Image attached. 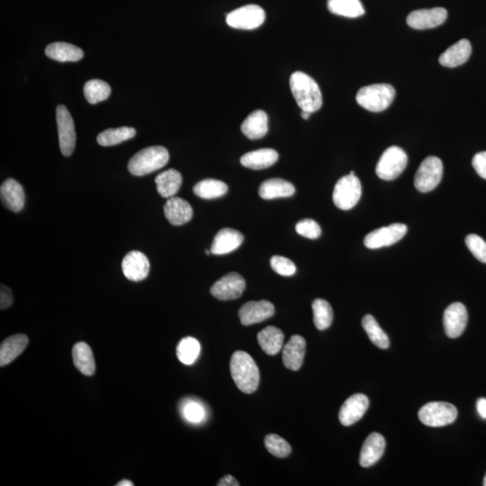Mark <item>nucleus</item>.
Segmentation results:
<instances>
[{
  "label": "nucleus",
  "instance_id": "1",
  "mask_svg": "<svg viewBox=\"0 0 486 486\" xmlns=\"http://www.w3.org/2000/svg\"><path fill=\"white\" fill-rule=\"evenodd\" d=\"M289 84L292 94L302 111L313 114L323 106V95L320 88L309 75L295 71L291 75Z\"/></svg>",
  "mask_w": 486,
  "mask_h": 486
},
{
  "label": "nucleus",
  "instance_id": "2",
  "mask_svg": "<svg viewBox=\"0 0 486 486\" xmlns=\"http://www.w3.org/2000/svg\"><path fill=\"white\" fill-rule=\"evenodd\" d=\"M230 370L235 385L242 392L254 393L259 384V371L257 364L245 351H236L232 354Z\"/></svg>",
  "mask_w": 486,
  "mask_h": 486
},
{
  "label": "nucleus",
  "instance_id": "3",
  "mask_svg": "<svg viewBox=\"0 0 486 486\" xmlns=\"http://www.w3.org/2000/svg\"><path fill=\"white\" fill-rule=\"evenodd\" d=\"M169 160L170 154L165 147H148L132 157L128 163V170L134 176H146L162 169Z\"/></svg>",
  "mask_w": 486,
  "mask_h": 486
},
{
  "label": "nucleus",
  "instance_id": "4",
  "mask_svg": "<svg viewBox=\"0 0 486 486\" xmlns=\"http://www.w3.org/2000/svg\"><path fill=\"white\" fill-rule=\"evenodd\" d=\"M396 97V90L389 84H373L360 88L356 100L360 107L371 112H382L390 107Z\"/></svg>",
  "mask_w": 486,
  "mask_h": 486
},
{
  "label": "nucleus",
  "instance_id": "5",
  "mask_svg": "<svg viewBox=\"0 0 486 486\" xmlns=\"http://www.w3.org/2000/svg\"><path fill=\"white\" fill-rule=\"evenodd\" d=\"M407 163H408V156L402 148L389 147L377 162V175L384 180L396 179L405 170Z\"/></svg>",
  "mask_w": 486,
  "mask_h": 486
},
{
  "label": "nucleus",
  "instance_id": "6",
  "mask_svg": "<svg viewBox=\"0 0 486 486\" xmlns=\"http://www.w3.org/2000/svg\"><path fill=\"white\" fill-rule=\"evenodd\" d=\"M361 192V183L355 174L344 176L334 186V205L341 210L352 209L359 203Z\"/></svg>",
  "mask_w": 486,
  "mask_h": 486
},
{
  "label": "nucleus",
  "instance_id": "7",
  "mask_svg": "<svg viewBox=\"0 0 486 486\" xmlns=\"http://www.w3.org/2000/svg\"><path fill=\"white\" fill-rule=\"evenodd\" d=\"M418 416L420 422L426 426L443 427L455 422L458 410L449 403L432 402L422 407Z\"/></svg>",
  "mask_w": 486,
  "mask_h": 486
},
{
  "label": "nucleus",
  "instance_id": "8",
  "mask_svg": "<svg viewBox=\"0 0 486 486\" xmlns=\"http://www.w3.org/2000/svg\"><path fill=\"white\" fill-rule=\"evenodd\" d=\"M443 164L438 157L426 158L415 174V186L420 192L427 193L435 189L441 183Z\"/></svg>",
  "mask_w": 486,
  "mask_h": 486
},
{
  "label": "nucleus",
  "instance_id": "9",
  "mask_svg": "<svg viewBox=\"0 0 486 486\" xmlns=\"http://www.w3.org/2000/svg\"><path fill=\"white\" fill-rule=\"evenodd\" d=\"M263 8L257 5H247L235 9L226 16L230 28L241 30H254L265 22Z\"/></svg>",
  "mask_w": 486,
  "mask_h": 486
},
{
  "label": "nucleus",
  "instance_id": "10",
  "mask_svg": "<svg viewBox=\"0 0 486 486\" xmlns=\"http://www.w3.org/2000/svg\"><path fill=\"white\" fill-rule=\"evenodd\" d=\"M56 121L61 152L64 156H71L76 146V132L71 114L64 105L56 108Z\"/></svg>",
  "mask_w": 486,
  "mask_h": 486
},
{
  "label": "nucleus",
  "instance_id": "11",
  "mask_svg": "<svg viewBox=\"0 0 486 486\" xmlns=\"http://www.w3.org/2000/svg\"><path fill=\"white\" fill-rule=\"evenodd\" d=\"M408 229L403 223H393L369 233L364 239V244L371 249L387 247L403 239Z\"/></svg>",
  "mask_w": 486,
  "mask_h": 486
},
{
  "label": "nucleus",
  "instance_id": "12",
  "mask_svg": "<svg viewBox=\"0 0 486 486\" xmlns=\"http://www.w3.org/2000/svg\"><path fill=\"white\" fill-rule=\"evenodd\" d=\"M246 288V282L241 275L231 272L223 275L211 288L213 297L222 301L233 300L241 297Z\"/></svg>",
  "mask_w": 486,
  "mask_h": 486
},
{
  "label": "nucleus",
  "instance_id": "13",
  "mask_svg": "<svg viewBox=\"0 0 486 486\" xmlns=\"http://www.w3.org/2000/svg\"><path fill=\"white\" fill-rule=\"evenodd\" d=\"M275 307L267 300L251 301L243 304L239 311V318L245 326L262 323L273 316Z\"/></svg>",
  "mask_w": 486,
  "mask_h": 486
},
{
  "label": "nucleus",
  "instance_id": "14",
  "mask_svg": "<svg viewBox=\"0 0 486 486\" xmlns=\"http://www.w3.org/2000/svg\"><path fill=\"white\" fill-rule=\"evenodd\" d=\"M468 314L464 304L461 303H454L444 312L443 316V324L446 336L456 339L461 336L466 330L468 324Z\"/></svg>",
  "mask_w": 486,
  "mask_h": 486
},
{
  "label": "nucleus",
  "instance_id": "15",
  "mask_svg": "<svg viewBox=\"0 0 486 486\" xmlns=\"http://www.w3.org/2000/svg\"><path fill=\"white\" fill-rule=\"evenodd\" d=\"M448 18V12L443 8L432 9H420L407 16V24L413 29L423 30V29L435 28L441 25Z\"/></svg>",
  "mask_w": 486,
  "mask_h": 486
},
{
  "label": "nucleus",
  "instance_id": "16",
  "mask_svg": "<svg viewBox=\"0 0 486 486\" xmlns=\"http://www.w3.org/2000/svg\"><path fill=\"white\" fill-rule=\"evenodd\" d=\"M369 406V400L362 393H356L345 401L341 406L339 419L344 426L353 425L359 422Z\"/></svg>",
  "mask_w": 486,
  "mask_h": 486
},
{
  "label": "nucleus",
  "instance_id": "17",
  "mask_svg": "<svg viewBox=\"0 0 486 486\" xmlns=\"http://www.w3.org/2000/svg\"><path fill=\"white\" fill-rule=\"evenodd\" d=\"M124 277L131 281L138 282L146 279L149 275L150 261L143 252H129L122 262Z\"/></svg>",
  "mask_w": 486,
  "mask_h": 486
},
{
  "label": "nucleus",
  "instance_id": "18",
  "mask_svg": "<svg viewBox=\"0 0 486 486\" xmlns=\"http://www.w3.org/2000/svg\"><path fill=\"white\" fill-rule=\"evenodd\" d=\"M244 236L237 230L223 228L220 230L213 239L211 249L213 255L228 254L242 244Z\"/></svg>",
  "mask_w": 486,
  "mask_h": 486
},
{
  "label": "nucleus",
  "instance_id": "19",
  "mask_svg": "<svg viewBox=\"0 0 486 486\" xmlns=\"http://www.w3.org/2000/svg\"><path fill=\"white\" fill-rule=\"evenodd\" d=\"M307 343L300 335H294L283 347V363L287 369L297 371L304 363Z\"/></svg>",
  "mask_w": 486,
  "mask_h": 486
},
{
  "label": "nucleus",
  "instance_id": "20",
  "mask_svg": "<svg viewBox=\"0 0 486 486\" xmlns=\"http://www.w3.org/2000/svg\"><path fill=\"white\" fill-rule=\"evenodd\" d=\"M386 449L385 438L379 433L373 432L367 437L361 449L360 464L363 468L376 464L382 458Z\"/></svg>",
  "mask_w": 486,
  "mask_h": 486
},
{
  "label": "nucleus",
  "instance_id": "21",
  "mask_svg": "<svg viewBox=\"0 0 486 486\" xmlns=\"http://www.w3.org/2000/svg\"><path fill=\"white\" fill-rule=\"evenodd\" d=\"M1 202L6 208L12 212H20L25 206V196L24 189L14 179H6L0 188Z\"/></svg>",
  "mask_w": 486,
  "mask_h": 486
},
{
  "label": "nucleus",
  "instance_id": "22",
  "mask_svg": "<svg viewBox=\"0 0 486 486\" xmlns=\"http://www.w3.org/2000/svg\"><path fill=\"white\" fill-rule=\"evenodd\" d=\"M164 213L167 221L176 226L185 225L193 218V209L189 203L175 196L167 200L164 206Z\"/></svg>",
  "mask_w": 486,
  "mask_h": 486
},
{
  "label": "nucleus",
  "instance_id": "23",
  "mask_svg": "<svg viewBox=\"0 0 486 486\" xmlns=\"http://www.w3.org/2000/svg\"><path fill=\"white\" fill-rule=\"evenodd\" d=\"M472 46L466 39L456 42L443 52L439 57V64L446 68H456L464 64L470 57Z\"/></svg>",
  "mask_w": 486,
  "mask_h": 486
},
{
  "label": "nucleus",
  "instance_id": "24",
  "mask_svg": "<svg viewBox=\"0 0 486 486\" xmlns=\"http://www.w3.org/2000/svg\"><path fill=\"white\" fill-rule=\"evenodd\" d=\"M241 130L249 139L258 140L268 131V118L262 110H255L242 124Z\"/></svg>",
  "mask_w": 486,
  "mask_h": 486
},
{
  "label": "nucleus",
  "instance_id": "25",
  "mask_svg": "<svg viewBox=\"0 0 486 486\" xmlns=\"http://www.w3.org/2000/svg\"><path fill=\"white\" fill-rule=\"evenodd\" d=\"M278 158L277 150L267 148L244 154L241 158V164L251 170H265L273 166L278 162Z\"/></svg>",
  "mask_w": 486,
  "mask_h": 486
},
{
  "label": "nucleus",
  "instance_id": "26",
  "mask_svg": "<svg viewBox=\"0 0 486 486\" xmlns=\"http://www.w3.org/2000/svg\"><path fill=\"white\" fill-rule=\"evenodd\" d=\"M28 343V337L25 334L13 335L3 341L0 345V366L4 367L20 356Z\"/></svg>",
  "mask_w": 486,
  "mask_h": 486
},
{
  "label": "nucleus",
  "instance_id": "27",
  "mask_svg": "<svg viewBox=\"0 0 486 486\" xmlns=\"http://www.w3.org/2000/svg\"><path fill=\"white\" fill-rule=\"evenodd\" d=\"M295 192L293 184L281 179L266 180L259 189V196L266 200L289 198L293 196Z\"/></svg>",
  "mask_w": 486,
  "mask_h": 486
},
{
  "label": "nucleus",
  "instance_id": "28",
  "mask_svg": "<svg viewBox=\"0 0 486 486\" xmlns=\"http://www.w3.org/2000/svg\"><path fill=\"white\" fill-rule=\"evenodd\" d=\"M45 54L52 60L60 62H74L84 57V52L78 46L68 42H54L45 48Z\"/></svg>",
  "mask_w": 486,
  "mask_h": 486
},
{
  "label": "nucleus",
  "instance_id": "29",
  "mask_svg": "<svg viewBox=\"0 0 486 486\" xmlns=\"http://www.w3.org/2000/svg\"><path fill=\"white\" fill-rule=\"evenodd\" d=\"M258 343L266 354L274 356L284 347V333L275 326H268L259 331Z\"/></svg>",
  "mask_w": 486,
  "mask_h": 486
},
{
  "label": "nucleus",
  "instance_id": "30",
  "mask_svg": "<svg viewBox=\"0 0 486 486\" xmlns=\"http://www.w3.org/2000/svg\"><path fill=\"white\" fill-rule=\"evenodd\" d=\"M155 183L158 192L162 198H173L182 186V176L176 170H167L156 177Z\"/></svg>",
  "mask_w": 486,
  "mask_h": 486
},
{
  "label": "nucleus",
  "instance_id": "31",
  "mask_svg": "<svg viewBox=\"0 0 486 486\" xmlns=\"http://www.w3.org/2000/svg\"><path fill=\"white\" fill-rule=\"evenodd\" d=\"M74 366L85 376L90 377L96 370L94 355L90 346L85 343H78L72 350Z\"/></svg>",
  "mask_w": 486,
  "mask_h": 486
},
{
  "label": "nucleus",
  "instance_id": "32",
  "mask_svg": "<svg viewBox=\"0 0 486 486\" xmlns=\"http://www.w3.org/2000/svg\"><path fill=\"white\" fill-rule=\"evenodd\" d=\"M328 9L334 15L356 18L364 14L360 0H328Z\"/></svg>",
  "mask_w": 486,
  "mask_h": 486
},
{
  "label": "nucleus",
  "instance_id": "33",
  "mask_svg": "<svg viewBox=\"0 0 486 486\" xmlns=\"http://www.w3.org/2000/svg\"><path fill=\"white\" fill-rule=\"evenodd\" d=\"M136 134L133 127L111 128L98 134L97 140L101 146H114L132 139Z\"/></svg>",
  "mask_w": 486,
  "mask_h": 486
},
{
  "label": "nucleus",
  "instance_id": "34",
  "mask_svg": "<svg viewBox=\"0 0 486 486\" xmlns=\"http://www.w3.org/2000/svg\"><path fill=\"white\" fill-rule=\"evenodd\" d=\"M194 193L203 199H215L225 196L228 191V186L225 182L216 179H205L196 184Z\"/></svg>",
  "mask_w": 486,
  "mask_h": 486
},
{
  "label": "nucleus",
  "instance_id": "35",
  "mask_svg": "<svg viewBox=\"0 0 486 486\" xmlns=\"http://www.w3.org/2000/svg\"><path fill=\"white\" fill-rule=\"evenodd\" d=\"M314 312V323L318 330L328 329L333 324V311L331 304L324 299H315L312 304Z\"/></svg>",
  "mask_w": 486,
  "mask_h": 486
},
{
  "label": "nucleus",
  "instance_id": "36",
  "mask_svg": "<svg viewBox=\"0 0 486 486\" xmlns=\"http://www.w3.org/2000/svg\"><path fill=\"white\" fill-rule=\"evenodd\" d=\"M362 326L372 343L380 349L386 350L389 347V339L385 331L381 329L379 323L372 315H364L362 319Z\"/></svg>",
  "mask_w": 486,
  "mask_h": 486
},
{
  "label": "nucleus",
  "instance_id": "37",
  "mask_svg": "<svg viewBox=\"0 0 486 486\" xmlns=\"http://www.w3.org/2000/svg\"><path fill=\"white\" fill-rule=\"evenodd\" d=\"M199 341L193 337H186L179 341L177 347V357L180 362L185 364H192L198 360L200 354Z\"/></svg>",
  "mask_w": 486,
  "mask_h": 486
},
{
  "label": "nucleus",
  "instance_id": "38",
  "mask_svg": "<svg viewBox=\"0 0 486 486\" xmlns=\"http://www.w3.org/2000/svg\"><path fill=\"white\" fill-rule=\"evenodd\" d=\"M111 94V88L106 81L100 80L88 81L84 86V95L88 103L96 105L107 100Z\"/></svg>",
  "mask_w": 486,
  "mask_h": 486
},
{
  "label": "nucleus",
  "instance_id": "39",
  "mask_svg": "<svg viewBox=\"0 0 486 486\" xmlns=\"http://www.w3.org/2000/svg\"><path fill=\"white\" fill-rule=\"evenodd\" d=\"M265 446L271 454L279 458H287L291 454V446L285 439L278 435L268 434L266 436Z\"/></svg>",
  "mask_w": 486,
  "mask_h": 486
},
{
  "label": "nucleus",
  "instance_id": "40",
  "mask_svg": "<svg viewBox=\"0 0 486 486\" xmlns=\"http://www.w3.org/2000/svg\"><path fill=\"white\" fill-rule=\"evenodd\" d=\"M295 231L299 235L311 239H318L321 235L320 225L312 219H304L299 221L295 225Z\"/></svg>",
  "mask_w": 486,
  "mask_h": 486
},
{
  "label": "nucleus",
  "instance_id": "41",
  "mask_svg": "<svg viewBox=\"0 0 486 486\" xmlns=\"http://www.w3.org/2000/svg\"><path fill=\"white\" fill-rule=\"evenodd\" d=\"M466 244L479 261L486 263V242L485 239L476 235H469L466 236Z\"/></svg>",
  "mask_w": 486,
  "mask_h": 486
},
{
  "label": "nucleus",
  "instance_id": "42",
  "mask_svg": "<svg viewBox=\"0 0 486 486\" xmlns=\"http://www.w3.org/2000/svg\"><path fill=\"white\" fill-rule=\"evenodd\" d=\"M271 266L275 273L284 277H290L297 271V267L293 261L282 256H273L271 259Z\"/></svg>",
  "mask_w": 486,
  "mask_h": 486
},
{
  "label": "nucleus",
  "instance_id": "43",
  "mask_svg": "<svg viewBox=\"0 0 486 486\" xmlns=\"http://www.w3.org/2000/svg\"><path fill=\"white\" fill-rule=\"evenodd\" d=\"M182 413L185 419L192 423L201 422L206 417V410L203 407L194 401H189L183 405Z\"/></svg>",
  "mask_w": 486,
  "mask_h": 486
},
{
  "label": "nucleus",
  "instance_id": "44",
  "mask_svg": "<svg viewBox=\"0 0 486 486\" xmlns=\"http://www.w3.org/2000/svg\"><path fill=\"white\" fill-rule=\"evenodd\" d=\"M472 164L476 173L486 179V152L476 153L473 158Z\"/></svg>",
  "mask_w": 486,
  "mask_h": 486
},
{
  "label": "nucleus",
  "instance_id": "45",
  "mask_svg": "<svg viewBox=\"0 0 486 486\" xmlns=\"http://www.w3.org/2000/svg\"><path fill=\"white\" fill-rule=\"evenodd\" d=\"M12 304V291L6 285H1V289H0V308H1V310H5L6 308L11 307Z\"/></svg>",
  "mask_w": 486,
  "mask_h": 486
},
{
  "label": "nucleus",
  "instance_id": "46",
  "mask_svg": "<svg viewBox=\"0 0 486 486\" xmlns=\"http://www.w3.org/2000/svg\"><path fill=\"white\" fill-rule=\"evenodd\" d=\"M218 486H239V482L232 475H225V478H223L221 480L218 482Z\"/></svg>",
  "mask_w": 486,
  "mask_h": 486
},
{
  "label": "nucleus",
  "instance_id": "47",
  "mask_svg": "<svg viewBox=\"0 0 486 486\" xmlns=\"http://www.w3.org/2000/svg\"><path fill=\"white\" fill-rule=\"evenodd\" d=\"M476 409L479 415L482 417V419L486 420V399L480 398L476 402Z\"/></svg>",
  "mask_w": 486,
  "mask_h": 486
},
{
  "label": "nucleus",
  "instance_id": "48",
  "mask_svg": "<svg viewBox=\"0 0 486 486\" xmlns=\"http://www.w3.org/2000/svg\"><path fill=\"white\" fill-rule=\"evenodd\" d=\"M134 485L133 482H131L129 480H122L120 482H118V484H117V486H133Z\"/></svg>",
  "mask_w": 486,
  "mask_h": 486
},
{
  "label": "nucleus",
  "instance_id": "49",
  "mask_svg": "<svg viewBox=\"0 0 486 486\" xmlns=\"http://www.w3.org/2000/svg\"><path fill=\"white\" fill-rule=\"evenodd\" d=\"M310 116H311L310 112L302 111L301 117H303V119L308 120V119H309Z\"/></svg>",
  "mask_w": 486,
  "mask_h": 486
},
{
  "label": "nucleus",
  "instance_id": "50",
  "mask_svg": "<svg viewBox=\"0 0 486 486\" xmlns=\"http://www.w3.org/2000/svg\"><path fill=\"white\" fill-rule=\"evenodd\" d=\"M484 485L486 486V475H485V479H484Z\"/></svg>",
  "mask_w": 486,
  "mask_h": 486
}]
</instances>
